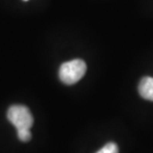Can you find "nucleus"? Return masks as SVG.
Returning <instances> with one entry per match:
<instances>
[{
	"instance_id": "f257e3e1",
	"label": "nucleus",
	"mask_w": 153,
	"mask_h": 153,
	"mask_svg": "<svg viewBox=\"0 0 153 153\" xmlns=\"http://www.w3.org/2000/svg\"><path fill=\"white\" fill-rule=\"evenodd\" d=\"M87 72V65L82 60L76 59L62 64L59 70V78L66 85L78 82Z\"/></svg>"
},
{
	"instance_id": "f03ea898",
	"label": "nucleus",
	"mask_w": 153,
	"mask_h": 153,
	"mask_svg": "<svg viewBox=\"0 0 153 153\" xmlns=\"http://www.w3.org/2000/svg\"><path fill=\"white\" fill-rule=\"evenodd\" d=\"M7 118L16 129H30L33 125L34 119L30 109L25 105H15L9 108L7 111Z\"/></svg>"
},
{
	"instance_id": "7ed1b4c3",
	"label": "nucleus",
	"mask_w": 153,
	"mask_h": 153,
	"mask_svg": "<svg viewBox=\"0 0 153 153\" xmlns=\"http://www.w3.org/2000/svg\"><path fill=\"white\" fill-rule=\"evenodd\" d=\"M138 93L142 99L153 102V78H142L138 85Z\"/></svg>"
},
{
	"instance_id": "20e7f679",
	"label": "nucleus",
	"mask_w": 153,
	"mask_h": 153,
	"mask_svg": "<svg viewBox=\"0 0 153 153\" xmlns=\"http://www.w3.org/2000/svg\"><path fill=\"white\" fill-rule=\"evenodd\" d=\"M96 153H118V146L114 142H109Z\"/></svg>"
},
{
	"instance_id": "39448f33",
	"label": "nucleus",
	"mask_w": 153,
	"mask_h": 153,
	"mask_svg": "<svg viewBox=\"0 0 153 153\" xmlns=\"http://www.w3.org/2000/svg\"><path fill=\"white\" fill-rule=\"evenodd\" d=\"M17 134H18V138L23 142H27L31 139V132H30V129H26V128L18 129Z\"/></svg>"
},
{
	"instance_id": "423d86ee",
	"label": "nucleus",
	"mask_w": 153,
	"mask_h": 153,
	"mask_svg": "<svg viewBox=\"0 0 153 153\" xmlns=\"http://www.w3.org/2000/svg\"><path fill=\"white\" fill-rule=\"evenodd\" d=\"M25 1H27V0H25Z\"/></svg>"
}]
</instances>
